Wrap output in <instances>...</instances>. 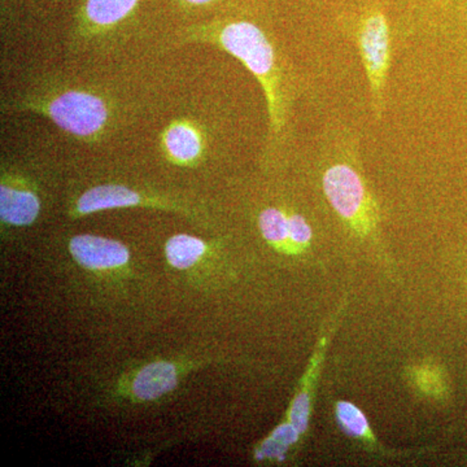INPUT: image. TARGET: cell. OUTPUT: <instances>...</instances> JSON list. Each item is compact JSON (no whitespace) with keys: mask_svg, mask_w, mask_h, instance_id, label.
Returning a JSON list of instances; mask_svg holds the SVG:
<instances>
[{"mask_svg":"<svg viewBox=\"0 0 467 467\" xmlns=\"http://www.w3.org/2000/svg\"><path fill=\"white\" fill-rule=\"evenodd\" d=\"M198 36L238 58L256 77L265 94L270 131L278 137L287 122V97L275 48L265 33L248 21H232L204 27Z\"/></svg>","mask_w":467,"mask_h":467,"instance_id":"1","label":"cell"},{"mask_svg":"<svg viewBox=\"0 0 467 467\" xmlns=\"http://www.w3.org/2000/svg\"><path fill=\"white\" fill-rule=\"evenodd\" d=\"M18 106L46 116L66 133L88 140L100 137L110 119L109 101L84 88L39 92L24 98Z\"/></svg>","mask_w":467,"mask_h":467,"instance_id":"2","label":"cell"},{"mask_svg":"<svg viewBox=\"0 0 467 467\" xmlns=\"http://www.w3.org/2000/svg\"><path fill=\"white\" fill-rule=\"evenodd\" d=\"M324 192L350 229L367 235L376 227L377 211L361 175L350 165L335 164L324 174Z\"/></svg>","mask_w":467,"mask_h":467,"instance_id":"3","label":"cell"},{"mask_svg":"<svg viewBox=\"0 0 467 467\" xmlns=\"http://www.w3.org/2000/svg\"><path fill=\"white\" fill-rule=\"evenodd\" d=\"M359 52L367 70L374 109L382 115L384 86L391 58V38L386 17L373 12L362 20L358 32Z\"/></svg>","mask_w":467,"mask_h":467,"instance_id":"4","label":"cell"},{"mask_svg":"<svg viewBox=\"0 0 467 467\" xmlns=\"http://www.w3.org/2000/svg\"><path fill=\"white\" fill-rule=\"evenodd\" d=\"M70 254L88 269H113L125 265L129 251L119 242L94 235H78L70 241Z\"/></svg>","mask_w":467,"mask_h":467,"instance_id":"5","label":"cell"},{"mask_svg":"<svg viewBox=\"0 0 467 467\" xmlns=\"http://www.w3.org/2000/svg\"><path fill=\"white\" fill-rule=\"evenodd\" d=\"M162 150L178 165H192L205 150L204 135L192 121L177 119L165 129L161 138Z\"/></svg>","mask_w":467,"mask_h":467,"instance_id":"6","label":"cell"},{"mask_svg":"<svg viewBox=\"0 0 467 467\" xmlns=\"http://www.w3.org/2000/svg\"><path fill=\"white\" fill-rule=\"evenodd\" d=\"M41 209L38 196L27 189L12 186L3 180L0 186V217L12 226H27L36 220Z\"/></svg>","mask_w":467,"mask_h":467,"instance_id":"7","label":"cell"},{"mask_svg":"<svg viewBox=\"0 0 467 467\" xmlns=\"http://www.w3.org/2000/svg\"><path fill=\"white\" fill-rule=\"evenodd\" d=\"M143 204V196L119 184H101L79 196L77 213L90 214L109 209L135 207Z\"/></svg>","mask_w":467,"mask_h":467,"instance_id":"8","label":"cell"},{"mask_svg":"<svg viewBox=\"0 0 467 467\" xmlns=\"http://www.w3.org/2000/svg\"><path fill=\"white\" fill-rule=\"evenodd\" d=\"M177 386V371L168 362H153L135 377L133 392L140 400H155Z\"/></svg>","mask_w":467,"mask_h":467,"instance_id":"9","label":"cell"},{"mask_svg":"<svg viewBox=\"0 0 467 467\" xmlns=\"http://www.w3.org/2000/svg\"><path fill=\"white\" fill-rule=\"evenodd\" d=\"M138 5L140 0H85L82 14L88 26L104 30L126 20Z\"/></svg>","mask_w":467,"mask_h":467,"instance_id":"10","label":"cell"},{"mask_svg":"<svg viewBox=\"0 0 467 467\" xmlns=\"http://www.w3.org/2000/svg\"><path fill=\"white\" fill-rule=\"evenodd\" d=\"M205 243L195 236L180 234L169 239L167 257L169 264L175 269H189L204 254Z\"/></svg>","mask_w":467,"mask_h":467,"instance_id":"11","label":"cell"},{"mask_svg":"<svg viewBox=\"0 0 467 467\" xmlns=\"http://www.w3.org/2000/svg\"><path fill=\"white\" fill-rule=\"evenodd\" d=\"M260 230L270 244L282 248L291 244L290 221L284 212L275 208H267L260 216Z\"/></svg>","mask_w":467,"mask_h":467,"instance_id":"12","label":"cell"},{"mask_svg":"<svg viewBox=\"0 0 467 467\" xmlns=\"http://www.w3.org/2000/svg\"><path fill=\"white\" fill-rule=\"evenodd\" d=\"M300 432L292 423H285L273 432L257 454V459H278L284 460L285 451L292 444L297 441Z\"/></svg>","mask_w":467,"mask_h":467,"instance_id":"13","label":"cell"},{"mask_svg":"<svg viewBox=\"0 0 467 467\" xmlns=\"http://www.w3.org/2000/svg\"><path fill=\"white\" fill-rule=\"evenodd\" d=\"M337 416L347 434L355 438H365L370 434L367 417L350 402L340 401L337 404Z\"/></svg>","mask_w":467,"mask_h":467,"instance_id":"14","label":"cell"},{"mask_svg":"<svg viewBox=\"0 0 467 467\" xmlns=\"http://www.w3.org/2000/svg\"><path fill=\"white\" fill-rule=\"evenodd\" d=\"M310 416V400L308 393L301 392L296 396L290 411V422L296 427L300 434L308 429Z\"/></svg>","mask_w":467,"mask_h":467,"instance_id":"15","label":"cell"},{"mask_svg":"<svg viewBox=\"0 0 467 467\" xmlns=\"http://www.w3.org/2000/svg\"><path fill=\"white\" fill-rule=\"evenodd\" d=\"M290 221V241L291 244L297 248H304L309 245L312 241V229L306 218L300 214H291Z\"/></svg>","mask_w":467,"mask_h":467,"instance_id":"16","label":"cell"},{"mask_svg":"<svg viewBox=\"0 0 467 467\" xmlns=\"http://www.w3.org/2000/svg\"><path fill=\"white\" fill-rule=\"evenodd\" d=\"M184 5H192V7H201V5H209L213 0H182Z\"/></svg>","mask_w":467,"mask_h":467,"instance_id":"17","label":"cell"}]
</instances>
